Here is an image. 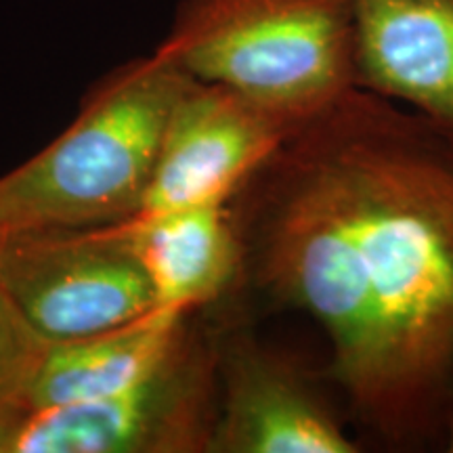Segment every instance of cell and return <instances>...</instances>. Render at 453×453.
<instances>
[{
    "mask_svg": "<svg viewBox=\"0 0 453 453\" xmlns=\"http://www.w3.org/2000/svg\"><path fill=\"white\" fill-rule=\"evenodd\" d=\"M0 286L49 342L110 330L156 309L120 223L3 237Z\"/></svg>",
    "mask_w": 453,
    "mask_h": 453,
    "instance_id": "obj_5",
    "label": "cell"
},
{
    "mask_svg": "<svg viewBox=\"0 0 453 453\" xmlns=\"http://www.w3.org/2000/svg\"><path fill=\"white\" fill-rule=\"evenodd\" d=\"M189 82L160 50L107 78L61 137L0 177V240L134 217Z\"/></svg>",
    "mask_w": 453,
    "mask_h": 453,
    "instance_id": "obj_2",
    "label": "cell"
},
{
    "mask_svg": "<svg viewBox=\"0 0 453 453\" xmlns=\"http://www.w3.org/2000/svg\"><path fill=\"white\" fill-rule=\"evenodd\" d=\"M219 410L208 453H359L327 376L246 327L214 334Z\"/></svg>",
    "mask_w": 453,
    "mask_h": 453,
    "instance_id": "obj_6",
    "label": "cell"
},
{
    "mask_svg": "<svg viewBox=\"0 0 453 453\" xmlns=\"http://www.w3.org/2000/svg\"><path fill=\"white\" fill-rule=\"evenodd\" d=\"M120 226L151 283L156 307L196 313L243 277V246L229 202L137 214Z\"/></svg>",
    "mask_w": 453,
    "mask_h": 453,
    "instance_id": "obj_9",
    "label": "cell"
},
{
    "mask_svg": "<svg viewBox=\"0 0 453 453\" xmlns=\"http://www.w3.org/2000/svg\"><path fill=\"white\" fill-rule=\"evenodd\" d=\"M32 411L27 401L0 403V453H15L17 441H19L21 430Z\"/></svg>",
    "mask_w": 453,
    "mask_h": 453,
    "instance_id": "obj_12",
    "label": "cell"
},
{
    "mask_svg": "<svg viewBox=\"0 0 453 453\" xmlns=\"http://www.w3.org/2000/svg\"><path fill=\"white\" fill-rule=\"evenodd\" d=\"M229 202L243 277L321 327L353 433L443 451L453 410V137L364 88L288 134Z\"/></svg>",
    "mask_w": 453,
    "mask_h": 453,
    "instance_id": "obj_1",
    "label": "cell"
},
{
    "mask_svg": "<svg viewBox=\"0 0 453 453\" xmlns=\"http://www.w3.org/2000/svg\"><path fill=\"white\" fill-rule=\"evenodd\" d=\"M217 410L214 334L189 321L166 359L133 387L32 411L15 453H208Z\"/></svg>",
    "mask_w": 453,
    "mask_h": 453,
    "instance_id": "obj_4",
    "label": "cell"
},
{
    "mask_svg": "<svg viewBox=\"0 0 453 453\" xmlns=\"http://www.w3.org/2000/svg\"><path fill=\"white\" fill-rule=\"evenodd\" d=\"M191 315L156 307L110 330L50 342L27 403L34 411L53 410L133 387L177 347Z\"/></svg>",
    "mask_w": 453,
    "mask_h": 453,
    "instance_id": "obj_10",
    "label": "cell"
},
{
    "mask_svg": "<svg viewBox=\"0 0 453 453\" xmlns=\"http://www.w3.org/2000/svg\"><path fill=\"white\" fill-rule=\"evenodd\" d=\"M157 50L300 127L355 88L353 0H183Z\"/></svg>",
    "mask_w": 453,
    "mask_h": 453,
    "instance_id": "obj_3",
    "label": "cell"
},
{
    "mask_svg": "<svg viewBox=\"0 0 453 453\" xmlns=\"http://www.w3.org/2000/svg\"><path fill=\"white\" fill-rule=\"evenodd\" d=\"M355 87L453 137V0H353Z\"/></svg>",
    "mask_w": 453,
    "mask_h": 453,
    "instance_id": "obj_8",
    "label": "cell"
},
{
    "mask_svg": "<svg viewBox=\"0 0 453 453\" xmlns=\"http://www.w3.org/2000/svg\"><path fill=\"white\" fill-rule=\"evenodd\" d=\"M49 347L0 286V403L27 401Z\"/></svg>",
    "mask_w": 453,
    "mask_h": 453,
    "instance_id": "obj_11",
    "label": "cell"
},
{
    "mask_svg": "<svg viewBox=\"0 0 453 453\" xmlns=\"http://www.w3.org/2000/svg\"><path fill=\"white\" fill-rule=\"evenodd\" d=\"M296 128L234 90L191 78L170 113L137 214L229 202Z\"/></svg>",
    "mask_w": 453,
    "mask_h": 453,
    "instance_id": "obj_7",
    "label": "cell"
},
{
    "mask_svg": "<svg viewBox=\"0 0 453 453\" xmlns=\"http://www.w3.org/2000/svg\"><path fill=\"white\" fill-rule=\"evenodd\" d=\"M443 451L453 453V410L449 411L445 422V437H443Z\"/></svg>",
    "mask_w": 453,
    "mask_h": 453,
    "instance_id": "obj_13",
    "label": "cell"
}]
</instances>
